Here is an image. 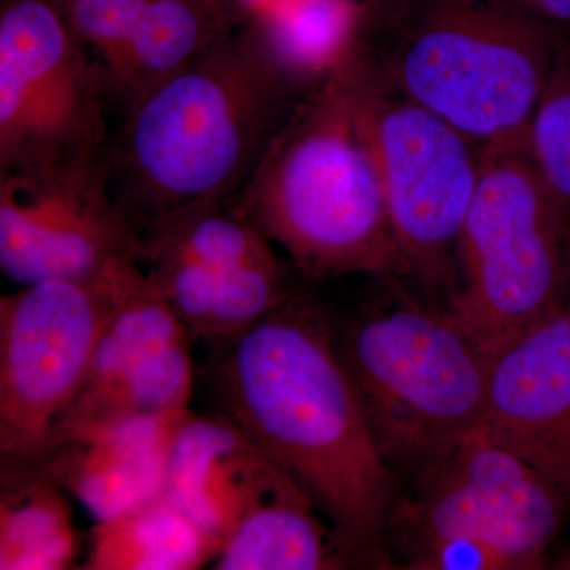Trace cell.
<instances>
[{"instance_id":"cell-1","label":"cell","mask_w":570,"mask_h":570,"mask_svg":"<svg viewBox=\"0 0 570 570\" xmlns=\"http://www.w3.org/2000/svg\"><path fill=\"white\" fill-rule=\"evenodd\" d=\"M213 411L242 428L367 564H384L393 482L324 307L302 292L242 335L206 344Z\"/></svg>"},{"instance_id":"cell-2","label":"cell","mask_w":570,"mask_h":570,"mask_svg":"<svg viewBox=\"0 0 570 570\" xmlns=\"http://www.w3.org/2000/svg\"><path fill=\"white\" fill-rule=\"evenodd\" d=\"M314 86L285 69L253 13L138 97L107 146L112 190L135 234L227 204Z\"/></svg>"},{"instance_id":"cell-3","label":"cell","mask_w":570,"mask_h":570,"mask_svg":"<svg viewBox=\"0 0 570 570\" xmlns=\"http://www.w3.org/2000/svg\"><path fill=\"white\" fill-rule=\"evenodd\" d=\"M560 33L519 0H363L356 47L483 149L528 141Z\"/></svg>"},{"instance_id":"cell-4","label":"cell","mask_w":570,"mask_h":570,"mask_svg":"<svg viewBox=\"0 0 570 570\" xmlns=\"http://www.w3.org/2000/svg\"><path fill=\"white\" fill-rule=\"evenodd\" d=\"M225 205L284 247L306 279L411 273L340 67L299 100Z\"/></svg>"},{"instance_id":"cell-5","label":"cell","mask_w":570,"mask_h":570,"mask_svg":"<svg viewBox=\"0 0 570 570\" xmlns=\"http://www.w3.org/2000/svg\"><path fill=\"white\" fill-rule=\"evenodd\" d=\"M449 313L487 355L570 303V212L528 141L482 149Z\"/></svg>"},{"instance_id":"cell-6","label":"cell","mask_w":570,"mask_h":570,"mask_svg":"<svg viewBox=\"0 0 570 570\" xmlns=\"http://www.w3.org/2000/svg\"><path fill=\"white\" fill-rule=\"evenodd\" d=\"M335 343L387 463L423 469L482 422L489 355L452 314L397 302L335 330Z\"/></svg>"},{"instance_id":"cell-7","label":"cell","mask_w":570,"mask_h":570,"mask_svg":"<svg viewBox=\"0 0 570 570\" xmlns=\"http://www.w3.org/2000/svg\"><path fill=\"white\" fill-rule=\"evenodd\" d=\"M340 69L376 159L401 253L411 272L438 275L459 249L482 149L401 91L356 43Z\"/></svg>"},{"instance_id":"cell-8","label":"cell","mask_w":570,"mask_h":570,"mask_svg":"<svg viewBox=\"0 0 570 570\" xmlns=\"http://www.w3.org/2000/svg\"><path fill=\"white\" fill-rule=\"evenodd\" d=\"M141 265L0 296V463H36L80 395L100 336Z\"/></svg>"},{"instance_id":"cell-9","label":"cell","mask_w":570,"mask_h":570,"mask_svg":"<svg viewBox=\"0 0 570 570\" xmlns=\"http://www.w3.org/2000/svg\"><path fill=\"white\" fill-rule=\"evenodd\" d=\"M110 89L51 0L0 11V174L107 149Z\"/></svg>"},{"instance_id":"cell-10","label":"cell","mask_w":570,"mask_h":570,"mask_svg":"<svg viewBox=\"0 0 570 570\" xmlns=\"http://www.w3.org/2000/svg\"><path fill=\"white\" fill-rule=\"evenodd\" d=\"M420 471L414 497L390 510L387 531L400 551L425 540L464 535L493 543L519 570L546 566L570 502L480 425Z\"/></svg>"},{"instance_id":"cell-11","label":"cell","mask_w":570,"mask_h":570,"mask_svg":"<svg viewBox=\"0 0 570 570\" xmlns=\"http://www.w3.org/2000/svg\"><path fill=\"white\" fill-rule=\"evenodd\" d=\"M138 258L107 149L0 174V268L13 283L92 279Z\"/></svg>"},{"instance_id":"cell-12","label":"cell","mask_w":570,"mask_h":570,"mask_svg":"<svg viewBox=\"0 0 570 570\" xmlns=\"http://www.w3.org/2000/svg\"><path fill=\"white\" fill-rule=\"evenodd\" d=\"M151 276L138 268L100 336L80 395L52 431L189 411L193 344Z\"/></svg>"},{"instance_id":"cell-13","label":"cell","mask_w":570,"mask_h":570,"mask_svg":"<svg viewBox=\"0 0 570 570\" xmlns=\"http://www.w3.org/2000/svg\"><path fill=\"white\" fill-rule=\"evenodd\" d=\"M480 428L570 502V306L489 356Z\"/></svg>"},{"instance_id":"cell-14","label":"cell","mask_w":570,"mask_h":570,"mask_svg":"<svg viewBox=\"0 0 570 570\" xmlns=\"http://www.w3.org/2000/svg\"><path fill=\"white\" fill-rule=\"evenodd\" d=\"M302 489L230 419L190 411L176 430L163 497L219 546L247 513Z\"/></svg>"},{"instance_id":"cell-15","label":"cell","mask_w":570,"mask_h":570,"mask_svg":"<svg viewBox=\"0 0 570 570\" xmlns=\"http://www.w3.org/2000/svg\"><path fill=\"white\" fill-rule=\"evenodd\" d=\"M183 414L122 417L52 431L36 463L96 520L163 497Z\"/></svg>"},{"instance_id":"cell-16","label":"cell","mask_w":570,"mask_h":570,"mask_svg":"<svg viewBox=\"0 0 570 570\" xmlns=\"http://www.w3.org/2000/svg\"><path fill=\"white\" fill-rule=\"evenodd\" d=\"M148 275L193 340L205 344L242 335L299 292L283 258L234 268L157 264Z\"/></svg>"},{"instance_id":"cell-17","label":"cell","mask_w":570,"mask_h":570,"mask_svg":"<svg viewBox=\"0 0 570 570\" xmlns=\"http://www.w3.org/2000/svg\"><path fill=\"white\" fill-rule=\"evenodd\" d=\"M235 0H149L121 55L105 70L122 111L250 17Z\"/></svg>"},{"instance_id":"cell-18","label":"cell","mask_w":570,"mask_h":570,"mask_svg":"<svg viewBox=\"0 0 570 570\" xmlns=\"http://www.w3.org/2000/svg\"><path fill=\"white\" fill-rule=\"evenodd\" d=\"M365 564L303 489L258 505L220 546L216 570H328Z\"/></svg>"},{"instance_id":"cell-19","label":"cell","mask_w":570,"mask_h":570,"mask_svg":"<svg viewBox=\"0 0 570 570\" xmlns=\"http://www.w3.org/2000/svg\"><path fill=\"white\" fill-rule=\"evenodd\" d=\"M66 493L37 463H0V569H77L81 532Z\"/></svg>"},{"instance_id":"cell-20","label":"cell","mask_w":570,"mask_h":570,"mask_svg":"<svg viewBox=\"0 0 570 570\" xmlns=\"http://www.w3.org/2000/svg\"><path fill=\"white\" fill-rule=\"evenodd\" d=\"M220 546L168 499L159 497L94 524L82 569L197 570Z\"/></svg>"},{"instance_id":"cell-21","label":"cell","mask_w":570,"mask_h":570,"mask_svg":"<svg viewBox=\"0 0 570 570\" xmlns=\"http://www.w3.org/2000/svg\"><path fill=\"white\" fill-rule=\"evenodd\" d=\"M141 264H193L213 268L281 261L264 232L227 205L176 214L138 235Z\"/></svg>"},{"instance_id":"cell-22","label":"cell","mask_w":570,"mask_h":570,"mask_svg":"<svg viewBox=\"0 0 570 570\" xmlns=\"http://www.w3.org/2000/svg\"><path fill=\"white\" fill-rule=\"evenodd\" d=\"M285 69L307 86L341 66L356 43L362 3L352 0H281L258 11Z\"/></svg>"},{"instance_id":"cell-23","label":"cell","mask_w":570,"mask_h":570,"mask_svg":"<svg viewBox=\"0 0 570 570\" xmlns=\"http://www.w3.org/2000/svg\"><path fill=\"white\" fill-rule=\"evenodd\" d=\"M528 146L570 212V37L561 32L553 67L532 115Z\"/></svg>"},{"instance_id":"cell-24","label":"cell","mask_w":570,"mask_h":570,"mask_svg":"<svg viewBox=\"0 0 570 570\" xmlns=\"http://www.w3.org/2000/svg\"><path fill=\"white\" fill-rule=\"evenodd\" d=\"M67 28L105 70L118 59L149 0H51Z\"/></svg>"},{"instance_id":"cell-25","label":"cell","mask_w":570,"mask_h":570,"mask_svg":"<svg viewBox=\"0 0 570 570\" xmlns=\"http://www.w3.org/2000/svg\"><path fill=\"white\" fill-rule=\"evenodd\" d=\"M519 2L558 31L566 33L570 29V0H519Z\"/></svg>"},{"instance_id":"cell-26","label":"cell","mask_w":570,"mask_h":570,"mask_svg":"<svg viewBox=\"0 0 570 570\" xmlns=\"http://www.w3.org/2000/svg\"><path fill=\"white\" fill-rule=\"evenodd\" d=\"M554 569L570 570V551L569 553L561 554L557 561H554Z\"/></svg>"},{"instance_id":"cell-27","label":"cell","mask_w":570,"mask_h":570,"mask_svg":"<svg viewBox=\"0 0 570 570\" xmlns=\"http://www.w3.org/2000/svg\"><path fill=\"white\" fill-rule=\"evenodd\" d=\"M235 2H238V3H250V2H255V0H235Z\"/></svg>"},{"instance_id":"cell-28","label":"cell","mask_w":570,"mask_h":570,"mask_svg":"<svg viewBox=\"0 0 570 570\" xmlns=\"http://www.w3.org/2000/svg\"><path fill=\"white\" fill-rule=\"evenodd\" d=\"M569 306H570V303H569Z\"/></svg>"}]
</instances>
